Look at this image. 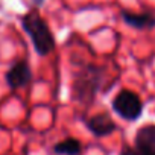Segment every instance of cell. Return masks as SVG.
Wrapping results in <instances>:
<instances>
[{"label": "cell", "mask_w": 155, "mask_h": 155, "mask_svg": "<svg viewBox=\"0 0 155 155\" xmlns=\"http://www.w3.org/2000/svg\"><path fill=\"white\" fill-rule=\"evenodd\" d=\"M105 68L93 62H84L71 71L70 99L81 105L84 110H90L96 101L97 93L105 81Z\"/></svg>", "instance_id": "cell-1"}, {"label": "cell", "mask_w": 155, "mask_h": 155, "mask_svg": "<svg viewBox=\"0 0 155 155\" xmlns=\"http://www.w3.org/2000/svg\"><path fill=\"white\" fill-rule=\"evenodd\" d=\"M20 25L25 34L29 37L34 52L38 56L44 58L56 49V38L47 21L40 14L38 8H32L26 14L20 15Z\"/></svg>", "instance_id": "cell-2"}, {"label": "cell", "mask_w": 155, "mask_h": 155, "mask_svg": "<svg viewBox=\"0 0 155 155\" xmlns=\"http://www.w3.org/2000/svg\"><path fill=\"white\" fill-rule=\"evenodd\" d=\"M111 108L120 119H123L125 122L134 123L143 116L144 104L141 97L138 96V93L129 88H122L113 97Z\"/></svg>", "instance_id": "cell-3"}, {"label": "cell", "mask_w": 155, "mask_h": 155, "mask_svg": "<svg viewBox=\"0 0 155 155\" xmlns=\"http://www.w3.org/2000/svg\"><path fill=\"white\" fill-rule=\"evenodd\" d=\"M5 82L9 90L26 88L34 82V73L26 58H17L5 71Z\"/></svg>", "instance_id": "cell-4"}, {"label": "cell", "mask_w": 155, "mask_h": 155, "mask_svg": "<svg viewBox=\"0 0 155 155\" xmlns=\"http://www.w3.org/2000/svg\"><path fill=\"white\" fill-rule=\"evenodd\" d=\"M84 125L90 131V134H93L96 138L108 137L119 129L117 123L114 122V119L111 117V114L108 111H101L90 117H85Z\"/></svg>", "instance_id": "cell-5"}, {"label": "cell", "mask_w": 155, "mask_h": 155, "mask_svg": "<svg viewBox=\"0 0 155 155\" xmlns=\"http://www.w3.org/2000/svg\"><path fill=\"white\" fill-rule=\"evenodd\" d=\"M134 147L140 155H155V123H146L135 131Z\"/></svg>", "instance_id": "cell-6"}, {"label": "cell", "mask_w": 155, "mask_h": 155, "mask_svg": "<svg viewBox=\"0 0 155 155\" xmlns=\"http://www.w3.org/2000/svg\"><path fill=\"white\" fill-rule=\"evenodd\" d=\"M122 21L135 31H152L155 29L153 12H132L129 9H120Z\"/></svg>", "instance_id": "cell-7"}, {"label": "cell", "mask_w": 155, "mask_h": 155, "mask_svg": "<svg viewBox=\"0 0 155 155\" xmlns=\"http://www.w3.org/2000/svg\"><path fill=\"white\" fill-rule=\"evenodd\" d=\"M82 143L74 137H65L56 141L52 147L53 155H82Z\"/></svg>", "instance_id": "cell-8"}, {"label": "cell", "mask_w": 155, "mask_h": 155, "mask_svg": "<svg viewBox=\"0 0 155 155\" xmlns=\"http://www.w3.org/2000/svg\"><path fill=\"white\" fill-rule=\"evenodd\" d=\"M119 155H140V153L135 150V147H134V146L123 144V147H122V150H120V153H119Z\"/></svg>", "instance_id": "cell-9"}]
</instances>
